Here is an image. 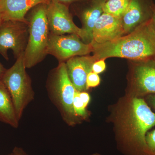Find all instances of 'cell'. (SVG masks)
<instances>
[{"label": "cell", "instance_id": "cell-24", "mask_svg": "<svg viewBox=\"0 0 155 155\" xmlns=\"http://www.w3.org/2000/svg\"><path fill=\"white\" fill-rule=\"evenodd\" d=\"M51 1H54V2L67 5V4H70V3L80 2L82 0H51Z\"/></svg>", "mask_w": 155, "mask_h": 155}, {"label": "cell", "instance_id": "cell-9", "mask_svg": "<svg viewBox=\"0 0 155 155\" xmlns=\"http://www.w3.org/2000/svg\"><path fill=\"white\" fill-rule=\"evenodd\" d=\"M124 35L122 18L103 13L95 24L92 42L104 43Z\"/></svg>", "mask_w": 155, "mask_h": 155}, {"label": "cell", "instance_id": "cell-23", "mask_svg": "<svg viewBox=\"0 0 155 155\" xmlns=\"http://www.w3.org/2000/svg\"><path fill=\"white\" fill-rule=\"evenodd\" d=\"M147 100L149 103L155 110V94H150L148 97Z\"/></svg>", "mask_w": 155, "mask_h": 155}, {"label": "cell", "instance_id": "cell-3", "mask_svg": "<svg viewBox=\"0 0 155 155\" xmlns=\"http://www.w3.org/2000/svg\"><path fill=\"white\" fill-rule=\"evenodd\" d=\"M47 4L37 6L28 22V43L24 53L26 69L41 62L47 55L49 29L46 15Z\"/></svg>", "mask_w": 155, "mask_h": 155}, {"label": "cell", "instance_id": "cell-21", "mask_svg": "<svg viewBox=\"0 0 155 155\" xmlns=\"http://www.w3.org/2000/svg\"><path fill=\"white\" fill-rule=\"evenodd\" d=\"M79 96L85 108L87 107L90 100L89 94L85 91L79 92Z\"/></svg>", "mask_w": 155, "mask_h": 155}, {"label": "cell", "instance_id": "cell-6", "mask_svg": "<svg viewBox=\"0 0 155 155\" xmlns=\"http://www.w3.org/2000/svg\"><path fill=\"white\" fill-rule=\"evenodd\" d=\"M28 37V22L3 21L0 25V54L8 60V51L11 50L17 59L25 52Z\"/></svg>", "mask_w": 155, "mask_h": 155}, {"label": "cell", "instance_id": "cell-17", "mask_svg": "<svg viewBox=\"0 0 155 155\" xmlns=\"http://www.w3.org/2000/svg\"><path fill=\"white\" fill-rule=\"evenodd\" d=\"M79 92L76 90L74 94L73 102V109L76 116L85 117L87 114L86 108L84 107L83 102L79 97Z\"/></svg>", "mask_w": 155, "mask_h": 155}, {"label": "cell", "instance_id": "cell-19", "mask_svg": "<svg viewBox=\"0 0 155 155\" xmlns=\"http://www.w3.org/2000/svg\"><path fill=\"white\" fill-rule=\"evenodd\" d=\"M101 82V79L99 75L92 71L87 75L86 79L87 90L91 87H94L98 86Z\"/></svg>", "mask_w": 155, "mask_h": 155}, {"label": "cell", "instance_id": "cell-10", "mask_svg": "<svg viewBox=\"0 0 155 155\" xmlns=\"http://www.w3.org/2000/svg\"><path fill=\"white\" fill-rule=\"evenodd\" d=\"M135 61L133 81L137 94H155V57Z\"/></svg>", "mask_w": 155, "mask_h": 155}, {"label": "cell", "instance_id": "cell-12", "mask_svg": "<svg viewBox=\"0 0 155 155\" xmlns=\"http://www.w3.org/2000/svg\"><path fill=\"white\" fill-rule=\"evenodd\" d=\"M96 58L93 56H76L65 63L67 73L75 89L79 92L86 90V79Z\"/></svg>", "mask_w": 155, "mask_h": 155}, {"label": "cell", "instance_id": "cell-14", "mask_svg": "<svg viewBox=\"0 0 155 155\" xmlns=\"http://www.w3.org/2000/svg\"><path fill=\"white\" fill-rule=\"evenodd\" d=\"M85 4L80 11L82 21L81 29L84 35V42L91 43L93 41V30L97 19L104 13L106 0H84Z\"/></svg>", "mask_w": 155, "mask_h": 155}, {"label": "cell", "instance_id": "cell-16", "mask_svg": "<svg viewBox=\"0 0 155 155\" xmlns=\"http://www.w3.org/2000/svg\"><path fill=\"white\" fill-rule=\"evenodd\" d=\"M130 0H107L104 5V13L122 18Z\"/></svg>", "mask_w": 155, "mask_h": 155}, {"label": "cell", "instance_id": "cell-29", "mask_svg": "<svg viewBox=\"0 0 155 155\" xmlns=\"http://www.w3.org/2000/svg\"><path fill=\"white\" fill-rule=\"evenodd\" d=\"M107 1V0H106V1Z\"/></svg>", "mask_w": 155, "mask_h": 155}, {"label": "cell", "instance_id": "cell-18", "mask_svg": "<svg viewBox=\"0 0 155 155\" xmlns=\"http://www.w3.org/2000/svg\"><path fill=\"white\" fill-rule=\"evenodd\" d=\"M146 140L149 155H155V129L147 133Z\"/></svg>", "mask_w": 155, "mask_h": 155}, {"label": "cell", "instance_id": "cell-11", "mask_svg": "<svg viewBox=\"0 0 155 155\" xmlns=\"http://www.w3.org/2000/svg\"><path fill=\"white\" fill-rule=\"evenodd\" d=\"M153 4L151 0H130L122 17L125 35L151 18Z\"/></svg>", "mask_w": 155, "mask_h": 155}, {"label": "cell", "instance_id": "cell-1", "mask_svg": "<svg viewBox=\"0 0 155 155\" xmlns=\"http://www.w3.org/2000/svg\"><path fill=\"white\" fill-rule=\"evenodd\" d=\"M97 60L110 58L141 61L155 57V32L151 18L132 32L104 43H91Z\"/></svg>", "mask_w": 155, "mask_h": 155}, {"label": "cell", "instance_id": "cell-22", "mask_svg": "<svg viewBox=\"0 0 155 155\" xmlns=\"http://www.w3.org/2000/svg\"><path fill=\"white\" fill-rule=\"evenodd\" d=\"M13 155H28L24 150L20 147H15L12 153Z\"/></svg>", "mask_w": 155, "mask_h": 155}, {"label": "cell", "instance_id": "cell-27", "mask_svg": "<svg viewBox=\"0 0 155 155\" xmlns=\"http://www.w3.org/2000/svg\"><path fill=\"white\" fill-rule=\"evenodd\" d=\"M3 22V20L2 19V18H1V17H0V25H1V24H2V22Z\"/></svg>", "mask_w": 155, "mask_h": 155}, {"label": "cell", "instance_id": "cell-15", "mask_svg": "<svg viewBox=\"0 0 155 155\" xmlns=\"http://www.w3.org/2000/svg\"><path fill=\"white\" fill-rule=\"evenodd\" d=\"M19 121L11 94L3 81L0 80V122L17 128Z\"/></svg>", "mask_w": 155, "mask_h": 155}, {"label": "cell", "instance_id": "cell-2", "mask_svg": "<svg viewBox=\"0 0 155 155\" xmlns=\"http://www.w3.org/2000/svg\"><path fill=\"white\" fill-rule=\"evenodd\" d=\"M126 125L127 142L138 155H149L146 137L147 131L155 126V113L143 99L132 100Z\"/></svg>", "mask_w": 155, "mask_h": 155}, {"label": "cell", "instance_id": "cell-7", "mask_svg": "<svg viewBox=\"0 0 155 155\" xmlns=\"http://www.w3.org/2000/svg\"><path fill=\"white\" fill-rule=\"evenodd\" d=\"M92 51L91 44L85 43L76 35L49 33L47 54L54 56L61 62L76 56L88 55Z\"/></svg>", "mask_w": 155, "mask_h": 155}, {"label": "cell", "instance_id": "cell-13", "mask_svg": "<svg viewBox=\"0 0 155 155\" xmlns=\"http://www.w3.org/2000/svg\"><path fill=\"white\" fill-rule=\"evenodd\" d=\"M51 0H0V17L3 21L28 22L25 15L31 9L41 4H48Z\"/></svg>", "mask_w": 155, "mask_h": 155}, {"label": "cell", "instance_id": "cell-4", "mask_svg": "<svg viewBox=\"0 0 155 155\" xmlns=\"http://www.w3.org/2000/svg\"><path fill=\"white\" fill-rule=\"evenodd\" d=\"M47 87L50 100L63 119L69 124L74 123L77 117L73 107L76 89L68 76L65 62H61L52 72Z\"/></svg>", "mask_w": 155, "mask_h": 155}, {"label": "cell", "instance_id": "cell-8", "mask_svg": "<svg viewBox=\"0 0 155 155\" xmlns=\"http://www.w3.org/2000/svg\"><path fill=\"white\" fill-rule=\"evenodd\" d=\"M46 15L50 33L57 35L75 34L84 42L83 30L73 22L67 5L51 1L47 4Z\"/></svg>", "mask_w": 155, "mask_h": 155}, {"label": "cell", "instance_id": "cell-26", "mask_svg": "<svg viewBox=\"0 0 155 155\" xmlns=\"http://www.w3.org/2000/svg\"><path fill=\"white\" fill-rule=\"evenodd\" d=\"M7 69L4 67L2 64L0 63V80H2V79L3 76L5 75Z\"/></svg>", "mask_w": 155, "mask_h": 155}, {"label": "cell", "instance_id": "cell-20", "mask_svg": "<svg viewBox=\"0 0 155 155\" xmlns=\"http://www.w3.org/2000/svg\"><path fill=\"white\" fill-rule=\"evenodd\" d=\"M105 60V59H100L94 62L92 67V71L97 74L104 71L106 68Z\"/></svg>", "mask_w": 155, "mask_h": 155}, {"label": "cell", "instance_id": "cell-5", "mask_svg": "<svg viewBox=\"0 0 155 155\" xmlns=\"http://www.w3.org/2000/svg\"><path fill=\"white\" fill-rule=\"evenodd\" d=\"M24 53L17 58L12 67L7 69L2 80L11 94L19 121L35 97L31 80L26 71Z\"/></svg>", "mask_w": 155, "mask_h": 155}, {"label": "cell", "instance_id": "cell-25", "mask_svg": "<svg viewBox=\"0 0 155 155\" xmlns=\"http://www.w3.org/2000/svg\"><path fill=\"white\" fill-rule=\"evenodd\" d=\"M152 22L155 32V4H153L152 5V12L151 16Z\"/></svg>", "mask_w": 155, "mask_h": 155}, {"label": "cell", "instance_id": "cell-28", "mask_svg": "<svg viewBox=\"0 0 155 155\" xmlns=\"http://www.w3.org/2000/svg\"><path fill=\"white\" fill-rule=\"evenodd\" d=\"M10 155H13V154H12V153H11V154Z\"/></svg>", "mask_w": 155, "mask_h": 155}]
</instances>
